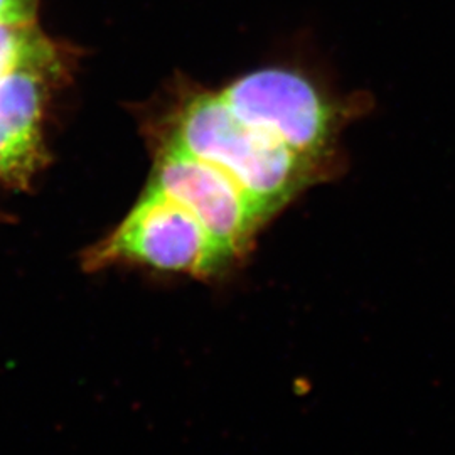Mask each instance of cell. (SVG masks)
<instances>
[{
    "label": "cell",
    "mask_w": 455,
    "mask_h": 455,
    "mask_svg": "<svg viewBox=\"0 0 455 455\" xmlns=\"http://www.w3.org/2000/svg\"><path fill=\"white\" fill-rule=\"evenodd\" d=\"M58 54L33 22L0 20V75L19 68L58 71Z\"/></svg>",
    "instance_id": "6"
},
{
    "label": "cell",
    "mask_w": 455,
    "mask_h": 455,
    "mask_svg": "<svg viewBox=\"0 0 455 455\" xmlns=\"http://www.w3.org/2000/svg\"><path fill=\"white\" fill-rule=\"evenodd\" d=\"M39 0H0V20L33 22Z\"/></svg>",
    "instance_id": "7"
},
{
    "label": "cell",
    "mask_w": 455,
    "mask_h": 455,
    "mask_svg": "<svg viewBox=\"0 0 455 455\" xmlns=\"http://www.w3.org/2000/svg\"><path fill=\"white\" fill-rule=\"evenodd\" d=\"M220 90L244 122L339 172L346 167L342 132L371 105L366 93L341 95L321 75L291 61L255 68Z\"/></svg>",
    "instance_id": "2"
},
{
    "label": "cell",
    "mask_w": 455,
    "mask_h": 455,
    "mask_svg": "<svg viewBox=\"0 0 455 455\" xmlns=\"http://www.w3.org/2000/svg\"><path fill=\"white\" fill-rule=\"evenodd\" d=\"M114 263L197 278H218L236 267L193 212L150 186L125 220L84 255L90 270Z\"/></svg>",
    "instance_id": "3"
},
{
    "label": "cell",
    "mask_w": 455,
    "mask_h": 455,
    "mask_svg": "<svg viewBox=\"0 0 455 455\" xmlns=\"http://www.w3.org/2000/svg\"><path fill=\"white\" fill-rule=\"evenodd\" d=\"M56 71L19 68L0 75V180L26 184L43 159V116Z\"/></svg>",
    "instance_id": "5"
},
{
    "label": "cell",
    "mask_w": 455,
    "mask_h": 455,
    "mask_svg": "<svg viewBox=\"0 0 455 455\" xmlns=\"http://www.w3.org/2000/svg\"><path fill=\"white\" fill-rule=\"evenodd\" d=\"M159 146L220 169L268 223L310 188L341 174L244 122L220 88L191 83L165 116Z\"/></svg>",
    "instance_id": "1"
},
{
    "label": "cell",
    "mask_w": 455,
    "mask_h": 455,
    "mask_svg": "<svg viewBox=\"0 0 455 455\" xmlns=\"http://www.w3.org/2000/svg\"><path fill=\"white\" fill-rule=\"evenodd\" d=\"M195 214L228 257L240 265L268 221L227 174L172 147L159 146L148 184Z\"/></svg>",
    "instance_id": "4"
}]
</instances>
